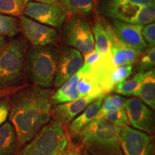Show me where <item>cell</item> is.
<instances>
[{
	"label": "cell",
	"mask_w": 155,
	"mask_h": 155,
	"mask_svg": "<svg viewBox=\"0 0 155 155\" xmlns=\"http://www.w3.org/2000/svg\"><path fill=\"white\" fill-rule=\"evenodd\" d=\"M100 57V54L96 50H93L91 53L84 55V64L91 66L96 61H98Z\"/></svg>",
	"instance_id": "836d02e7"
},
{
	"label": "cell",
	"mask_w": 155,
	"mask_h": 155,
	"mask_svg": "<svg viewBox=\"0 0 155 155\" xmlns=\"http://www.w3.org/2000/svg\"><path fill=\"white\" fill-rule=\"evenodd\" d=\"M81 155H91V154H88V152H86V151L82 150V154H81Z\"/></svg>",
	"instance_id": "f35d334b"
},
{
	"label": "cell",
	"mask_w": 155,
	"mask_h": 155,
	"mask_svg": "<svg viewBox=\"0 0 155 155\" xmlns=\"http://www.w3.org/2000/svg\"><path fill=\"white\" fill-rule=\"evenodd\" d=\"M155 20V6L154 4L143 6L139 7L131 18L126 22L137 25H148L154 22Z\"/></svg>",
	"instance_id": "cb8c5ba5"
},
{
	"label": "cell",
	"mask_w": 155,
	"mask_h": 155,
	"mask_svg": "<svg viewBox=\"0 0 155 155\" xmlns=\"http://www.w3.org/2000/svg\"><path fill=\"white\" fill-rule=\"evenodd\" d=\"M104 96L98 97L94 101L91 103L85 108L84 111L80 116L75 118L72 121V123L70 124L67 128V130L65 129V132L68 134L71 139H77L78 136L83 130V128L86 127L89 123H91L96 118L97 114L99 111L101 106Z\"/></svg>",
	"instance_id": "e0dca14e"
},
{
	"label": "cell",
	"mask_w": 155,
	"mask_h": 155,
	"mask_svg": "<svg viewBox=\"0 0 155 155\" xmlns=\"http://www.w3.org/2000/svg\"><path fill=\"white\" fill-rule=\"evenodd\" d=\"M83 65L81 52L73 48H65L58 55L55 75L53 85L59 88L62 84L76 73Z\"/></svg>",
	"instance_id": "8fae6325"
},
{
	"label": "cell",
	"mask_w": 155,
	"mask_h": 155,
	"mask_svg": "<svg viewBox=\"0 0 155 155\" xmlns=\"http://www.w3.org/2000/svg\"><path fill=\"white\" fill-rule=\"evenodd\" d=\"M65 134L68 138V144L62 155H81L82 150H81L80 146L76 144V143L73 141V139L69 137L66 132H65Z\"/></svg>",
	"instance_id": "d6a6232c"
},
{
	"label": "cell",
	"mask_w": 155,
	"mask_h": 155,
	"mask_svg": "<svg viewBox=\"0 0 155 155\" xmlns=\"http://www.w3.org/2000/svg\"><path fill=\"white\" fill-rule=\"evenodd\" d=\"M58 58L54 45L31 46L26 52L25 60L27 76L35 86L44 88L53 85Z\"/></svg>",
	"instance_id": "3957f363"
},
{
	"label": "cell",
	"mask_w": 155,
	"mask_h": 155,
	"mask_svg": "<svg viewBox=\"0 0 155 155\" xmlns=\"http://www.w3.org/2000/svg\"><path fill=\"white\" fill-rule=\"evenodd\" d=\"M19 27L25 38L34 46L54 45L58 40V32L55 29L40 24L25 15L19 16Z\"/></svg>",
	"instance_id": "30bf717a"
},
{
	"label": "cell",
	"mask_w": 155,
	"mask_h": 155,
	"mask_svg": "<svg viewBox=\"0 0 155 155\" xmlns=\"http://www.w3.org/2000/svg\"><path fill=\"white\" fill-rule=\"evenodd\" d=\"M91 66L83 64V67L76 73L72 75L69 79L65 81L55 93L50 97V102L52 105H58L71 101L79 98V94L78 91L77 86L79 81L85 73L88 72Z\"/></svg>",
	"instance_id": "9a60e30c"
},
{
	"label": "cell",
	"mask_w": 155,
	"mask_h": 155,
	"mask_svg": "<svg viewBox=\"0 0 155 155\" xmlns=\"http://www.w3.org/2000/svg\"><path fill=\"white\" fill-rule=\"evenodd\" d=\"M120 146L124 155H152L154 142L150 135L129 127L116 125Z\"/></svg>",
	"instance_id": "52a82bcc"
},
{
	"label": "cell",
	"mask_w": 155,
	"mask_h": 155,
	"mask_svg": "<svg viewBox=\"0 0 155 155\" xmlns=\"http://www.w3.org/2000/svg\"><path fill=\"white\" fill-rule=\"evenodd\" d=\"M24 0H0V14L19 17L24 14Z\"/></svg>",
	"instance_id": "d4e9b609"
},
{
	"label": "cell",
	"mask_w": 155,
	"mask_h": 155,
	"mask_svg": "<svg viewBox=\"0 0 155 155\" xmlns=\"http://www.w3.org/2000/svg\"><path fill=\"white\" fill-rule=\"evenodd\" d=\"M155 65V48H148L139 62V72H147L154 69Z\"/></svg>",
	"instance_id": "f546056e"
},
{
	"label": "cell",
	"mask_w": 155,
	"mask_h": 155,
	"mask_svg": "<svg viewBox=\"0 0 155 155\" xmlns=\"http://www.w3.org/2000/svg\"><path fill=\"white\" fill-rule=\"evenodd\" d=\"M17 155H55L51 154H47V153L41 152L40 151L35 150L33 148H31L28 145L25 147V148L21 151L19 154Z\"/></svg>",
	"instance_id": "e575fe53"
},
{
	"label": "cell",
	"mask_w": 155,
	"mask_h": 155,
	"mask_svg": "<svg viewBox=\"0 0 155 155\" xmlns=\"http://www.w3.org/2000/svg\"><path fill=\"white\" fill-rule=\"evenodd\" d=\"M25 85H22V86H17L12 88H6V89H0V98H4L6 96H11L13 94L24 87Z\"/></svg>",
	"instance_id": "d590c367"
},
{
	"label": "cell",
	"mask_w": 155,
	"mask_h": 155,
	"mask_svg": "<svg viewBox=\"0 0 155 155\" xmlns=\"http://www.w3.org/2000/svg\"><path fill=\"white\" fill-rule=\"evenodd\" d=\"M17 136L10 122H5L0 127V155H16Z\"/></svg>",
	"instance_id": "d6986e66"
},
{
	"label": "cell",
	"mask_w": 155,
	"mask_h": 155,
	"mask_svg": "<svg viewBox=\"0 0 155 155\" xmlns=\"http://www.w3.org/2000/svg\"><path fill=\"white\" fill-rule=\"evenodd\" d=\"M96 50L101 55H105L110 51L111 45L110 27L104 26L99 21L95 23L92 28Z\"/></svg>",
	"instance_id": "44dd1931"
},
{
	"label": "cell",
	"mask_w": 155,
	"mask_h": 155,
	"mask_svg": "<svg viewBox=\"0 0 155 155\" xmlns=\"http://www.w3.org/2000/svg\"><path fill=\"white\" fill-rule=\"evenodd\" d=\"M111 45L110 55L112 65L114 67L132 65L138 61L141 53L138 50L125 45L116 38L113 30L110 27Z\"/></svg>",
	"instance_id": "5bb4252c"
},
{
	"label": "cell",
	"mask_w": 155,
	"mask_h": 155,
	"mask_svg": "<svg viewBox=\"0 0 155 155\" xmlns=\"http://www.w3.org/2000/svg\"><path fill=\"white\" fill-rule=\"evenodd\" d=\"M124 109L129 124L134 129L149 135L154 134V114L139 98L126 99Z\"/></svg>",
	"instance_id": "9c48e42d"
},
{
	"label": "cell",
	"mask_w": 155,
	"mask_h": 155,
	"mask_svg": "<svg viewBox=\"0 0 155 155\" xmlns=\"http://www.w3.org/2000/svg\"><path fill=\"white\" fill-rule=\"evenodd\" d=\"M10 107L11 104L9 96L0 98V127L7 121L10 111Z\"/></svg>",
	"instance_id": "1f68e13d"
},
{
	"label": "cell",
	"mask_w": 155,
	"mask_h": 155,
	"mask_svg": "<svg viewBox=\"0 0 155 155\" xmlns=\"http://www.w3.org/2000/svg\"><path fill=\"white\" fill-rule=\"evenodd\" d=\"M81 150L91 155H124L116 125L104 119H94L78 136Z\"/></svg>",
	"instance_id": "7a4b0ae2"
},
{
	"label": "cell",
	"mask_w": 155,
	"mask_h": 155,
	"mask_svg": "<svg viewBox=\"0 0 155 155\" xmlns=\"http://www.w3.org/2000/svg\"><path fill=\"white\" fill-rule=\"evenodd\" d=\"M25 16L33 19L40 24L53 27L60 30L65 22L66 11L61 5H52L36 2L26 3Z\"/></svg>",
	"instance_id": "ba28073f"
},
{
	"label": "cell",
	"mask_w": 155,
	"mask_h": 155,
	"mask_svg": "<svg viewBox=\"0 0 155 155\" xmlns=\"http://www.w3.org/2000/svg\"><path fill=\"white\" fill-rule=\"evenodd\" d=\"M27 42L22 38L7 42L0 53V89L17 86L22 78Z\"/></svg>",
	"instance_id": "277c9868"
},
{
	"label": "cell",
	"mask_w": 155,
	"mask_h": 155,
	"mask_svg": "<svg viewBox=\"0 0 155 155\" xmlns=\"http://www.w3.org/2000/svg\"><path fill=\"white\" fill-rule=\"evenodd\" d=\"M144 25L132 24L115 19L111 29L120 42L140 53L144 52L148 45L142 36Z\"/></svg>",
	"instance_id": "7c38bea8"
},
{
	"label": "cell",
	"mask_w": 155,
	"mask_h": 155,
	"mask_svg": "<svg viewBox=\"0 0 155 155\" xmlns=\"http://www.w3.org/2000/svg\"><path fill=\"white\" fill-rule=\"evenodd\" d=\"M147 73V72H138L129 80H126L116 85L114 91L122 96H134L146 77Z\"/></svg>",
	"instance_id": "603a6c76"
},
{
	"label": "cell",
	"mask_w": 155,
	"mask_h": 155,
	"mask_svg": "<svg viewBox=\"0 0 155 155\" xmlns=\"http://www.w3.org/2000/svg\"><path fill=\"white\" fill-rule=\"evenodd\" d=\"M98 119H104L114 125L128 124L129 121L124 108H118L104 114Z\"/></svg>",
	"instance_id": "f1b7e54d"
},
{
	"label": "cell",
	"mask_w": 155,
	"mask_h": 155,
	"mask_svg": "<svg viewBox=\"0 0 155 155\" xmlns=\"http://www.w3.org/2000/svg\"><path fill=\"white\" fill-rule=\"evenodd\" d=\"M134 96L139 98L152 109H155V71H147V75L141 86L134 93Z\"/></svg>",
	"instance_id": "ac0fdd59"
},
{
	"label": "cell",
	"mask_w": 155,
	"mask_h": 155,
	"mask_svg": "<svg viewBox=\"0 0 155 155\" xmlns=\"http://www.w3.org/2000/svg\"><path fill=\"white\" fill-rule=\"evenodd\" d=\"M51 89L25 86L12 95L9 121L17 136V151L34 138L51 118Z\"/></svg>",
	"instance_id": "6da1fadb"
},
{
	"label": "cell",
	"mask_w": 155,
	"mask_h": 155,
	"mask_svg": "<svg viewBox=\"0 0 155 155\" xmlns=\"http://www.w3.org/2000/svg\"><path fill=\"white\" fill-rule=\"evenodd\" d=\"M152 1H153V2H154V1H155V0H152Z\"/></svg>",
	"instance_id": "ab89813d"
},
{
	"label": "cell",
	"mask_w": 155,
	"mask_h": 155,
	"mask_svg": "<svg viewBox=\"0 0 155 155\" xmlns=\"http://www.w3.org/2000/svg\"><path fill=\"white\" fill-rule=\"evenodd\" d=\"M68 144L65 129L55 121L47 124L38 131L28 144L41 152L62 155Z\"/></svg>",
	"instance_id": "5b68a950"
},
{
	"label": "cell",
	"mask_w": 155,
	"mask_h": 155,
	"mask_svg": "<svg viewBox=\"0 0 155 155\" xmlns=\"http://www.w3.org/2000/svg\"><path fill=\"white\" fill-rule=\"evenodd\" d=\"M142 36L148 48L155 46V24L154 22L143 27Z\"/></svg>",
	"instance_id": "4dcf8cb0"
},
{
	"label": "cell",
	"mask_w": 155,
	"mask_h": 155,
	"mask_svg": "<svg viewBox=\"0 0 155 155\" xmlns=\"http://www.w3.org/2000/svg\"><path fill=\"white\" fill-rule=\"evenodd\" d=\"M79 96H89L95 98L104 96L96 75L89 71L82 75L77 86Z\"/></svg>",
	"instance_id": "ffe728a7"
},
{
	"label": "cell",
	"mask_w": 155,
	"mask_h": 155,
	"mask_svg": "<svg viewBox=\"0 0 155 155\" xmlns=\"http://www.w3.org/2000/svg\"><path fill=\"white\" fill-rule=\"evenodd\" d=\"M154 3L152 0H111L108 7L109 16L127 22L139 7Z\"/></svg>",
	"instance_id": "2e32d148"
},
{
	"label": "cell",
	"mask_w": 155,
	"mask_h": 155,
	"mask_svg": "<svg viewBox=\"0 0 155 155\" xmlns=\"http://www.w3.org/2000/svg\"><path fill=\"white\" fill-rule=\"evenodd\" d=\"M7 44V40H6V37L4 35H0V53H1L2 50H3V48H5V46Z\"/></svg>",
	"instance_id": "74e56055"
},
{
	"label": "cell",
	"mask_w": 155,
	"mask_h": 155,
	"mask_svg": "<svg viewBox=\"0 0 155 155\" xmlns=\"http://www.w3.org/2000/svg\"><path fill=\"white\" fill-rule=\"evenodd\" d=\"M63 8L73 15H86L90 12L94 0H57Z\"/></svg>",
	"instance_id": "7402d4cb"
},
{
	"label": "cell",
	"mask_w": 155,
	"mask_h": 155,
	"mask_svg": "<svg viewBox=\"0 0 155 155\" xmlns=\"http://www.w3.org/2000/svg\"><path fill=\"white\" fill-rule=\"evenodd\" d=\"M63 41L83 55L94 50V38L88 21L80 15L66 21L63 30Z\"/></svg>",
	"instance_id": "8992f818"
},
{
	"label": "cell",
	"mask_w": 155,
	"mask_h": 155,
	"mask_svg": "<svg viewBox=\"0 0 155 155\" xmlns=\"http://www.w3.org/2000/svg\"><path fill=\"white\" fill-rule=\"evenodd\" d=\"M96 98L94 97L81 96L71 101L58 104L51 109L53 121L61 124L65 128L75 116L83 111L87 106Z\"/></svg>",
	"instance_id": "4fadbf2b"
},
{
	"label": "cell",
	"mask_w": 155,
	"mask_h": 155,
	"mask_svg": "<svg viewBox=\"0 0 155 155\" xmlns=\"http://www.w3.org/2000/svg\"><path fill=\"white\" fill-rule=\"evenodd\" d=\"M19 32V21L16 18L0 14V35L12 38Z\"/></svg>",
	"instance_id": "4316f807"
},
{
	"label": "cell",
	"mask_w": 155,
	"mask_h": 155,
	"mask_svg": "<svg viewBox=\"0 0 155 155\" xmlns=\"http://www.w3.org/2000/svg\"><path fill=\"white\" fill-rule=\"evenodd\" d=\"M24 2L25 3H28L29 2H36L52 4V5H60L57 0H24Z\"/></svg>",
	"instance_id": "8d00e7d4"
},
{
	"label": "cell",
	"mask_w": 155,
	"mask_h": 155,
	"mask_svg": "<svg viewBox=\"0 0 155 155\" xmlns=\"http://www.w3.org/2000/svg\"><path fill=\"white\" fill-rule=\"evenodd\" d=\"M132 65L115 67L111 71L109 76V82L113 88H115L116 85L127 80L132 73Z\"/></svg>",
	"instance_id": "83f0119b"
},
{
	"label": "cell",
	"mask_w": 155,
	"mask_h": 155,
	"mask_svg": "<svg viewBox=\"0 0 155 155\" xmlns=\"http://www.w3.org/2000/svg\"><path fill=\"white\" fill-rule=\"evenodd\" d=\"M126 99L124 98L119 95H109L105 96L103 100L101 106L99 111L94 119H98L103 114L106 112L118 109V108H124V103Z\"/></svg>",
	"instance_id": "484cf974"
}]
</instances>
